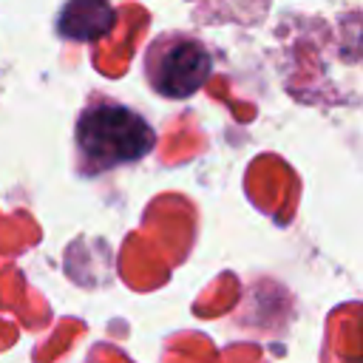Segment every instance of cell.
<instances>
[{
  "instance_id": "1",
  "label": "cell",
  "mask_w": 363,
  "mask_h": 363,
  "mask_svg": "<svg viewBox=\"0 0 363 363\" xmlns=\"http://www.w3.org/2000/svg\"><path fill=\"white\" fill-rule=\"evenodd\" d=\"M156 145L150 122L128 105L94 102L77 119V147L88 167L111 170L145 159Z\"/></svg>"
},
{
  "instance_id": "2",
  "label": "cell",
  "mask_w": 363,
  "mask_h": 363,
  "mask_svg": "<svg viewBox=\"0 0 363 363\" xmlns=\"http://www.w3.org/2000/svg\"><path fill=\"white\" fill-rule=\"evenodd\" d=\"M213 71V57L201 40L187 34H162L145 54V74L156 94L167 99L193 96Z\"/></svg>"
},
{
  "instance_id": "3",
  "label": "cell",
  "mask_w": 363,
  "mask_h": 363,
  "mask_svg": "<svg viewBox=\"0 0 363 363\" xmlns=\"http://www.w3.org/2000/svg\"><path fill=\"white\" fill-rule=\"evenodd\" d=\"M57 26L60 34H65L68 40L94 43L113 31L116 11L108 0H68L60 11Z\"/></svg>"
}]
</instances>
